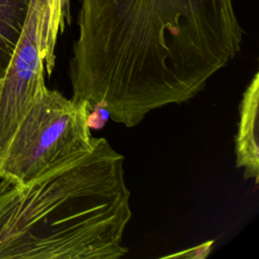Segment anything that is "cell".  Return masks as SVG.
Returning <instances> with one entry per match:
<instances>
[{
	"label": "cell",
	"instance_id": "obj_3",
	"mask_svg": "<svg viewBox=\"0 0 259 259\" xmlns=\"http://www.w3.org/2000/svg\"><path fill=\"white\" fill-rule=\"evenodd\" d=\"M90 107L45 86L0 156V179L25 184L92 150Z\"/></svg>",
	"mask_w": 259,
	"mask_h": 259
},
{
	"label": "cell",
	"instance_id": "obj_6",
	"mask_svg": "<svg viewBox=\"0 0 259 259\" xmlns=\"http://www.w3.org/2000/svg\"><path fill=\"white\" fill-rule=\"evenodd\" d=\"M30 0H0V80L22 31Z\"/></svg>",
	"mask_w": 259,
	"mask_h": 259
},
{
	"label": "cell",
	"instance_id": "obj_7",
	"mask_svg": "<svg viewBox=\"0 0 259 259\" xmlns=\"http://www.w3.org/2000/svg\"><path fill=\"white\" fill-rule=\"evenodd\" d=\"M50 11V22L53 28L62 32L67 20L68 15V3L69 0H48Z\"/></svg>",
	"mask_w": 259,
	"mask_h": 259
},
{
	"label": "cell",
	"instance_id": "obj_5",
	"mask_svg": "<svg viewBox=\"0 0 259 259\" xmlns=\"http://www.w3.org/2000/svg\"><path fill=\"white\" fill-rule=\"evenodd\" d=\"M258 101L259 74H254L243 93L239 106V124L235 137L236 166L244 169V177L255 180L259 178V144H258Z\"/></svg>",
	"mask_w": 259,
	"mask_h": 259
},
{
	"label": "cell",
	"instance_id": "obj_1",
	"mask_svg": "<svg viewBox=\"0 0 259 259\" xmlns=\"http://www.w3.org/2000/svg\"><path fill=\"white\" fill-rule=\"evenodd\" d=\"M74 101L126 127L194 98L241 51L234 0H80Z\"/></svg>",
	"mask_w": 259,
	"mask_h": 259
},
{
	"label": "cell",
	"instance_id": "obj_4",
	"mask_svg": "<svg viewBox=\"0 0 259 259\" xmlns=\"http://www.w3.org/2000/svg\"><path fill=\"white\" fill-rule=\"evenodd\" d=\"M50 22L48 0H30L25 22L0 80V156L55 67L59 36Z\"/></svg>",
	"mask_w": 259,
	"mask_h": 259
},
{
	"label": "cell",
	"instance_id": "obj_2",
	"mask_svg": "<svg viewBox=\"0 0 259 259\" xmlns=\"http://www.w3.org/2000/svg\"><path fill=\"white\" fill-rule=\"evenodd\" d=\"M123 156L104 138L25 183L0 182V258L117 259L132 218Z\"/></svg>",
	"mask_w": 259,
	"mask_h": 259
}]
</instances>
